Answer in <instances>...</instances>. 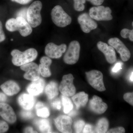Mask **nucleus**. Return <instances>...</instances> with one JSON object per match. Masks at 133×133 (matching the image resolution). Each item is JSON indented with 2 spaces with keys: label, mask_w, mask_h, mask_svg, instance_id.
Masks as SVG:
<instances>
[{
  "label": "nucleus",
  "mask_w": 133,
  "mask_h": 133,
  "mask_svg": "<svg viewBox=\"0 0 133 133\" xmlns=\"http://www.w3.org/2000/svg\"><path fill=\"white\" fill-rule=\"evenodd\" d=\"M11 55L13 64L16 66H21L34 61L37 57L38 52L34 48H30L23 52L14 49L11 51Z\"/></svg>",
  "instance_id": "1"
},
{
  "label": "nucleus",
  "mask_w": 133,
  "mask_h": 133,
  "mask_svg": "<svg viewBox=\"0 0 133 133\" xmlns=\"http://www.w3.org/2000/svg\"><path fill=\"white\" fill-rule=\"evenodd\" d=\"M42 8V3L40 1H36L27 9L26 20L32 28H36L42 23L41 13Z\"/></svg>",
  "instance_id": "2"
},
{
  "label": "nucleus",
  "mask_w": 133,
  "mask_h": 133,
  "mask_svg": "<svg viewBox=\"0 0 133 133\" xmlns=\"http://www.w3.org/2000/svg\"><path fill=\"white\" fill-rule=\"evenodd\" d=\"M51 19L55 25L60 28H64L71 23V17L65 12L60 5H57L51 12Z\"/></svg>",
  "instance_id": "3"
},
{
  "label": "nucleus",
  "mask_w": 133,
  "mask_h": 133,
  "mask_svg": "<svg viewBox=\"0 0 133 133\" xmlns=\"http://www.w3.org/2000/svg\"><path fill=\"white\" fill-rule=\"evenodd\" d=\"M80 51V44L78 41L71 42L64 56V63L69 65L76 63L79 59Z\"/></svg>",
  "instance_id": "4"
},
{
  "label": "nucleus",
  "mask_w": 133,
  "mask_h": 133,
  "mask_svg": "<svg viewBox=\"0 0 133 133\" xmlns=\"http://www.w3.org/2000/svg\"><path fill=\"white\" fill-rule=\"evenodd\" d=\"M88 83L95 90L102 92L106 90L104 81L103 75L101 72L97 70H92L85 72Z\"/></svg>",
  "instance_id": "5"
},
{
  "label": "nucleus",
  "mask_w": 133,
  "mask_h": 133,
  "mask_svg": "<svg viewBox=\"0 0 133 133\" xmlns=\"http://www.w3.org/2000/svg\"><path fill=\"white\" fill-rule=\"evenodd\" d=\"M111 13L110 8L100 5L91 8L89 14L92 19L97 21H109L113 19Z\"/></svg>",
  "instance_id": "6"
},
{
  "label": "nucleus",
  "mask_w": 133,
  "mask_h": 133,
  "mask_svg": "<svg viewBox=\"0 0 133 133\" xmlns=\"http://www.w3.org/2000/svg\"><path fill=\"white\" fill-rule=\"evenodd\" d=\"M74 78L71 74L64 75L59 84V90L62 95L66 97H72L75 95L76 88L73 84Z\"/></svg>",
  "instance_id": "7"
},
{
  "label": "nucleus",
  "mask_w": 133,
  "mask_h": 133,
  "mask_svg": "<svg viewBox=\"0 0 133 133\" xmlns=\"http://www.w3.org/2000/svg\"><path fill=\"white\" fill-rule=\"evenodd\" d=\"M22 70L25 72L23 77L25 79L33 81L40 78L39 66L36 63L30 62L20 66Z\"/></svg>",
  "instance_id": "8"
},
{
  "label": "nucleus",
  "mask_w": 133,
  "mask_h": 133,
  "mask_svg": "<svg viewBox=\"0 0 133 133\" xmlns=\"http://www.w3.org/2000/svg\"><path fill=\"white\" fill-rule=\"evenodd\" d=\"M108 43L119 53L122 61L127 62L130 58L131 53L129 50L119 38L116 37L110 38Z\"/></svg>",
  "instance_id": "9"
},
{
  "label": "nucleus",
  "mask_w": 133,
  "mask_h": 133,
  "mask_svg": "<svg viewBox=\"0 0 133 133\" xmlns=\"http://www.w3.org/2000/svg\"><path fill=\"white\" fill-rule=\"evenodd\" d=\"M77 20L81 30L84 33H89L97 28V23L87 13H83L79 15Z\"/></svg>",
  "instance_id": "10"
},
{
  "label": "nucleus",
  "mask_w": 133,
  "mask_h": 133,
  "mask_svg": "<svg viewBox=\"0 0 133 133\" xmlns=\"http://www.w3.org/2000/svg\"><path fill=\"white\" fill-rule=\"evenodd\" d=\"M66 49V45L65 44L57 45L53 43L47 44L45 48V55L51 58H58L62 56Z\"/></svg>",
  "instance_id": "11"
},
{
  "label": "nucleus",
  "mask_w": 133,
  "mask_h": 133,
  "mask_svg": "<svg viewBox=\"0 0 133 133\" xmlns=\"http://www.w3.org/2000/svg\"><path fill=\"white\" fill-rule=\"evenodd\" d=\"M55 123L57 128L61 132L72 133V121L70 116L64 115L58 116L55 119Z\"/></svg>",
  "instance_id": "12"
},
{
  "label": "nucleus",
  "mask_w": 133,
  "mask_h": 133,
  "mask_svg": "<svg viewBox=\"0 0 133 133\" xmlns=\"http://www.w3.org/2000/svg\"><path fill=\"white\" fill-rule=\"evenodd\" d=\"M97 46L98 49L104 55L106 59L109 63L112 64L115 63L116 57L114 48L101 41L98 42Z\"/></svg>",
  "instance_id": "13"
},
{
  "label": "nucleus",
  "mask_w": 133,
  "mask_h": 133,
  "mask_svg": "<svg viewBox=\"0 0 133 133\" xmlns=\"http://www.w3.org/2000/svg\"><path fill=\"white\" fill-rule=\"evenodd\" d=\"M0 116L10 124L16 121V116L12 108L4 102L0 103Z\"/></svg>",
  "instance_id": "14"
},
{
  "label": "nucleus",
  "mask_w": 133,
  "mask_h": 133,
  "mask_svg": "<svg viewBox=\"0 0 133 133\" xmlns=\"http://www.w3.org/2000/svg\"><path fill=\"white\" fill-rule=\"evenodd\" d=\"M89 107L91 111L96 114H101L107 110L108 105L103 102L101 98L94 95L89 102Z\"/></svg>",
  "instance_id": "15"
},
{
  "label": "nucleus",
  "mask_w": 133,
  "mask_h": 133,
  "mask_svg": "<svg viewBox=\"0 0 133 133\" xmlns=\"http://www.w3.org/2000/svg\"><path fill=\"white\" fill-rule=\"evenodd\" d=\"M16 19L17 31H19L21 35L27 37L32 32V28L26 19L21 16H17Z\"/></svg>",
  "instance_id": "16"
},
{
  "label": "nucleus",
  "mask_w": 133,
  "mask_h": 133,
  "mask_svg": "<svg viewBox=\"0 0 133 133\" xmlns=\"http://www.w3.org/2000/svg\"><path fill=\"white\" fill-rule=\"evenodd\" d=\"M45 85L43 79L40 78L36 81H32L27 87V91L29 94L33 96H37L43 92Z\"/></svg>",
  "instance_id": "17"
},
{
  "label": "nucleus",
  "mask_w": 133,
  "mask_h": 133,
  "mask_svg": "<svg viewBox=\"0 0 133 133\" xmlns=\"http://www.w3.org/2000/svg\"><path fill=\"white\" fill-rule=\"evenodd\" d=\"M17 101L20 106L25 110H30L32 109L36 101L34 96L25 93L20 95Z\"/></svg>",
  "instance_id": "18"
},
{
  "label": "nucleus",
  "mask_w": 133,
  "mask_h": 133,
  "mask_svg": "<svg viewBox=\"0 0 133 133\" xmlns=\"http://www.w3.org/2000/svg\"><path fill=\"white\" fill-rule=\"evenodd\" d=\"M0 88L5 94L10 96L15 95L21 90L19 85L12 80L5 82L1 85Z\"/></svg>",
  "instance_id": "19"
},
{
  "label": "nucleus",
  "mask_w": 133,
  "mask_h": 133,
  "mask_svg": "<svg viewBox=\"0 0 133 133\" xmlns=\"http://www.w3.org/2000/svg\"><path fill=\"white\" fill-rule=\"evenodd\" d=\"M52 62V60L48 56H43L41 58L38 66L40 73L43 77H48L51 75L50 67Z\"/></svg>",
  "instance_id": "20"
},
{
  "label": "nucleus",
  "mask_w": 133,
  "mask_h": 133,
  "mask_svg": "<svg viewBox=\"0 0 133 133\" xmlns=\"http://www.w3.org/2000/svg\"><path fill=\"white\" fill-rule=\"evenodd\" d=\"M76 108L79 109L81 107H84L88 101V95L84 92H81L72 96V98Z\"/></svg>",
  "instance_id": "21"
},
{
  "label": "nucleus",
  "mask_w": 133,
  "mask_h": 133,
  "mask_svg": "<svg viewBox=\"0 0 133 133\" xmlns=\"http://www.w3.org/2000/svg\"><path fill=\"white\" fill-rule=\"evenodd\" d=\"M59 87L56 82L51 81L47 85L45 88V93L49 99L55 98L59 94Z\"/></svg>",
  "instance_id": "22"
},
{
  "label": "nucleus",
  "mask_w": 133,
  "mask_h": 133,
  "mask_svg": "<svg viewBox=\"0 0 133 133\" xmlns=\"http://www.w3.org/2000/svg\"><path fill=\"white\" fill-rule=\"evenodd\" d=\"M38 130L42 133H51V126L49 121L47 119L43 118L38 119L34 122Z\"/></svg>",
  "instance_id": "23"
},
{
  "label": "nucleus",
  "mask_w": 133,
  "mask_h": 133,
  "mask_svg": "<svg viewBox=\"0 0 133 133\" xmlns=\"http://www.w3.org/2000/svg\"><path fill=\"white\" fill-rule=\"evenodd\" d=\"M35 109L37 115L39 117L46 118L50 115L49 108L42 102H37L36 105Z\"/></svg>",
  "instance_id": "24"
},
{
  "label": "nucleus",
  "mask_w": 133,
  "mask_h": 133,
  "mask_svg": "<svg viewBox=\"0 0 133 133\" xmlns=\"http://www.w3.org/2000/svg\"><path fill=\"white\" fill-rule=\"evenodd\" d=\"M109 123L107 119L102 118L98 121L95 129V132L104 133L107 132Z\"/></svg>",
  "instance_id": "25"
},
{
  "label": "nucleus",
  "mask_w": 133,
  "mask_h": 133,
  "mask_svg": "<svg viewBox=\"0 0 133 133\" xmlns=\"http://www.w3.org/2000/svg\"><path fill=\"white\" fill-rule=\"evenodd\" d=\"M62 99V104L63 107L64 112L65 113L68 114L73 109V104L68 97L63 95Z\"/></svg>",
  "instance_id": "26"
},
{
  "label": "nucleus",
  "mask_w": 133,
  "mask_h": 133,
  "mask_svg": "<svg viewBox=\"0 0 133 133\" xmlns=\"http://www.w3.org/2000/svg\"><path fill=\"white\" fill-rule=\"evenodd\" d=\"M6 29L11 32L17 31L16 22V18H11L7 21L5 24Z\"/></svg>",
  "instance_id": "27"
},
{
  "label": "nucleus",
  "mask_w": 133,
  "mask_h": 133,
  "mask_svg": "<svg viewBox=\"0 0 133 133\" xmlns=\"http://www.w3.org/2000/svg\"><path fill=\"white\" fill-rule=\"evenodd\" d=\"M132 29L130 30L127 29H124L121 31V35L123 38H129V40L133 42V22H132Z\"/></svg>",
  "instance_id": "28"
},
{
  "label": "nucleus",
  "mask_w": 133,
  "mask_h": 133,
  "mask_svg": "<svg viewBox=\"0 0 133 133\" xmlns=\"http://www.w3.org/2000/svg\"><path fill=\"white\" fill-rule=\"evenodd\" d=\"M74 4V8L76 11L80 12L84 9L86 0H73Z\"/></svg>",
  "instance_id": "29"
},
{
  "label": "nucleus",
  "mask_w": 133,
  "mask_h": 133,
  "mask_svg": "<svg viewBox=\"0 0 133 133\" xmlns=\"http://www.w3.org/2000/svg\"><path fill=\"white\" fill-rule=\"evenodd\" d=\"M85 124V122L83 120L79 119L76 121L74 124V128L76 132H83Z\"/></svg>",
  "instance_id": "30"
},
{
  "label": "nucleus",
  "mask_w": 133,
  "mask_h": 133,
  "mask_svg": "<svg viewBox=\"0 0 133 133\" xmlns=\"http://www.w3.org/2000/svg\"><path fill=\"white\" fill-rule=\"evenodd\" d=\"M30 110L24 109V110L20 112V115L22 118L26 119L32 118L34 115L33 112Z\"/></svg>",
  "instance_id": "31"
},
{
  "label": "nucleus",
  "mask_w": 133,
  "mask_h": 133,
  "mask_svg": "<svg viewBox=\"0 0 133 133\" xmlns=\"http://www.w3.org/2000/svg\"><path fill=\"white\" fill-rule=\"evenodd\" d=\"M124 99L126 102L133 106V92L126 93L124 95Z\"/></svg>",
  "instance_id": "32"
},
{
  "label": "nucleus",
  "mask_w": 133,
  "mask_h": 133,
  "mask_svg": "<svg viewBox=\"0 0 133 133\" xmlns=\"http://www.w3.org/2000/svg\"><path fill=\"white\" fill-rule=\"evenodd\" d=\"M9 126L6 122L0 120V133H5L8 130Z\"/></svg>",
  "instance_id": "33"
},
{
  "label": "nucleus",
  "mask_w": 133,
  "mask_h": 133,
  "mask_svg": "<svg viewBox=\"0 0 133 133\" xmlns=\"http://www.w3.org/2000/svg\"><path fill=\"white\" fill-rule=\"evenodd\" d=\"M51 105L54 109L56 110H59L62 108L61 101L58 99H56L53 101L51 102Z\"/></svg>",
  "instance_id": "34"
},
{
  "label": "nucleus",
  "mask_w": 133,
  "mask_h": 133,
  "mask_svg": "<svg viewBox=\"0 0 133 133\" xmlns=\"http://www.w3.org/2000/svg\"><path fill=\"white\" fill-rule=\"evenodd\" d=\"M123 63L121 62H119L116 63L114 67L112 68V71L113 73H117L122 69Z\"/></svg>",
  "instance_id": "35"
},
{
  "label": "nucleus",
  "mask_w": 133,
  "mask_h": 133,
  "mask_svg": "<svg viewBox=\"0 0 133 133\" xmlns=\"http://www.w3.org/2000/svg\"><path fill=\"white\" fill-rule=\"evenodd\" d=\"M125 132V129L122 127H118L116 128L111 129L107 131V133H124Z\"/></svg>",
  "instance_id": "36"
},
{
  "label": "nucleus",
  "mask_w": 133,
  "mask_h": 133,
  "mask_svg": "<svg viewBox=\"0 0 133 133\" xmlns=\"http://www.w3.org/2000/svg\"><path fill=\"white\" fill-rule=\"evenodd\" d=\"M83 133H93L95 132L92 129V127L91 125L88 124L86 125L83 129Z\"/></svg>",
  "instance_id": "37"
},
{
  "label": "nucleus",
  "mask_w": 133,
  "mask_h": 133,
  "mask_svg": "<svg viewBox=\"0 0 133 133\" xmlns=\"http://www.w3.org/2000/svg\"><path fill=\"white\" fill-rule=\"evenodd\" d=\"M5 35L3 29L2 24L0 21V43L5 41Z\"/></svg>",
  "instance_id": "38"
},
{
  "label": "nucleus",
  "mask_w": 133,
  "mask_h": 133,
  "mask_svg": "<svg viewBox=\"0 0 133 133\" xmlns=\"http://www.w3.org/2000/svg\"><path fill=\"white\" fill-rule=\"evenodd\" d=\"M87 1L90 2L93 5L98 6L102 5L104 0H87Z\"/></svg>",
  "instance_id": "39"
},
{
  "label": "nucleus",
  "mask_w": 133,
  "mask_h": 133,
  "mask_svg": "<svg viewBox=\"0 0 133 133\" xmlns=\"http://www.w3.org/2000/svg\"><path fill=\"white\" fill-rule=\"evenodd\" d=\"M27 9L26 8H23L20 10L17 14V16H21L26 19V13H27Z\"/></svg>",
  "instance_id": "40"
},
{
  "label": "nucleus",
  "mask_w": 133,
  "mask_h": 133,
  "mask_svg": "<svg viewBox=\"0 0 133 133\" xmlns=\"http://www.w3.org/2000/svg\"><path fill=\"white\" fill-rule=\"evenodd\" d=\"M12 2L17 3L21 5H26L31 2L32 0H11Z\"/></svg>",
  "instance_id": "41"
},
{
  "label": "nucleus",
  "mask_w": 133,
  "mask_h": 133,
  "mask_svg": "<svg viewBox=\"0 0 133 133\" xmlns=\"http://www.w3.org/2000/svg\"><path fill=\"white\" fill-rule=\"evenodd\" d=\"M7 100V97L5 94L0 92V103L5 102Z\"/></svg>",
  "instance_id": "42"
},
{
  "label": "nucleus",
  "mask_w": 133,
  "mask_h": 133,
  "mask_svg": "<svg viewBox=\"0 0 133 133\" xmlns=\"http://www.w3.org/2000/svg\"><path fill=\"white\" fill-rule=\"evenodd\" d=\"M24 132L25 133H37L36 131H34L33 128L31 127H28L24 129Z\"/></svg>",
  "instance_id": "43"
},
{
  "label": "nucleus",
  "mask_w": 133,
  "mask_h": 133,
  "mask_svg": "<svg viewBox=\"0 0 133 133\" xmlns=\"http://www.w3.org/2000/svg\"><path fill=\"white\" fill-rule=\"evenodd\" d=\"M129 79H130V80L131 82H133V71L131 73L130 78H129Z\"/></svg>",
  "instance_id": "44"
}]
</instances>
